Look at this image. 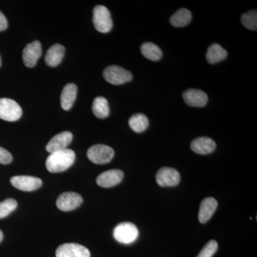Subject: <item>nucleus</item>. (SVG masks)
<instances>
[{"mask_svg":"<svg viewBox=\"0 0 257 257\" xmlns=\"http://www.w3.org/2000/svg\"><path fill=\"white\" fill-rule=\"evenodd\" d=\"M75 160V153L73 150L65 149L61 151L53 152L47 157L46 167L49 172L57 173L67 170Z\"/></svg>","mask_w":257,"mask_h":257,"instance_id":"nucleus-1","label":"nucleus"},{"mask_svg":"<svg viewBox=\"0 0 257 257\" xmlns=\"http://www.w3.org/2000/svg\"><path fill=\"white\" fill-rule=\"evenodd\" d=\"M93 23L96 30L107 33L112 29L113 24L109 10L102 5H97L93 10Z\"/></svg>","mask_w":257,"mask_h":257,"instance_id":"nucleus-2","label":"nucleus"},{"mask_svg":"<svg viewBox=\"0 0 257 257\" xmlns=\"http://www.w3.org/2000/svg\"><path fill=\"white\" fill-rule=\"evenodd\" d=\"M113 235L114 239L119 243L128 244L138 239L139 230L133 223H121L114 228Z\"/></svg>","mask_w":257,"mask_h":257,"instance_id":"nucleus-3","label":"nucleus"},{"mask_svg":"<svg viewBox=\"0 0 257 257\" xmlns=\"http://www.w3.org/2000/svg\"><path fill=\"white\" fill-rule=\"evenodd\" d=\"M103 76L106 82L114 85H120L130 82L133 78L131 72L116 65H111L106 67L103 72Z\"/></svg>","mask_w":257,"mask_h":257,"instance_id":"nucleus-4","label":"nucleus"},{"mask_svg":"<svg viewBox=\"0 0 257 257\" xmlns=\"http://www.w3.org/2000/svg\"><path fill=\"white\" fill-rule=\"evenodd\" d=\"M114 155V150L111 147L104 145H94L87 152L88 158L96 165L109 163L112 160Z\"/></svg>","mask_w":257,"mask_h":257,"instance_id":"nucleus-5","label":"nucleus"},{"mask_svg":"<svg viewBox=\"0 0 257 257\" xmlns=\"http://www.w3.org/2000/svg\"><path fill=\"white\" fill-rule=\"evenodd\" d=\"M22 114V108L16 101L8 98L0 99V119L15 121L20 119Z\"/></svg>","mask_w":257,"mask_h":257,"instance_id":"nucleus-6","label":"nucleus"},{"mask_svg":"<svg viewBox=\"0 0 257 257\" xmlns=\"http://www.w3.org/2000/svg\"><path fill=\"white\" fill-rule=\"evenodd\" d=\"M57 257H90L89 249L78 243H67L61 245L56 251Z\"/></svg>","mask_w":257,"mask_h":257,"instance_id":"nucleus-7","label":"nucleus"},{"mask_svg":"<svg viewBox=\"0 0 257 257\" xmlns=\"http://www.w3.org/2000/svg\"><path fill=\"white\" fill-rule=\"evenodd\" d=\"M157 184L161 187H175L180 182V174L175 169L162 167L156 176Z\"/></svg>","mask_w":257,"mask_h":257,"instance_id":"nucleus-8","label":"nucleus"},{"mask_svg":"<svg viewBox=\"0 0 257 257\" xmlns=\"http://www.w3.org/2000/svg\"><path fill=\"white\" fill-rule=\"evenodd\" d=\"M82 202V197L77 193L64 192L57 199V206L60 210L69 211L80 207Z\"/></svg>","mask_w":257,"mask_h":257,"instance_id":"nucleus-9","label":"nucleus"},{"mask_svg":"<svg viewBox=\"0 0 257 257\" xmlns=\"http://www.w3.org/2000/svg\"><path fill=\"white\" fill-rule=\"evenodd\" d=\"M11 184L15 188L25 192H32L42 186L41 179L32 176H16L11 179Z\"/></svg>","mask_w":257,"mask_h":257,"instance_id":"nucleus-10","label":"nucleus"},{"mask_svg":"<svg viewBox=\"0 0 257 257\" xmlns=\"http://www.w3.org/2000/svg\"><path fill=\"white\" fill-rule=\"evenodd\" d=\"M42 55V45L39 41L28 44L23 50L24 64L28 67H34Z\"/></svg>","mask_w":257,"mask_h":257,"instance_id":"nucleus-11","label":"nucleus"},{"mask_svg":"<svg viewBox=\"0 0 257 257\" xmlns=\"http://www.w3.org/2000/svg\"><path fill=\"white\" fill-rule=\"evenodd\" d=\"M124 178V173L119 170H111L103 172L96 178V183L104 188L117 185Z\"/></svg>","mask_w":257,"mask_h":257,"instance_id":"nucleus-12","label":"nucleus"},{"mask_svg":"<svg viewBox=\"0 0 257 257\" xmlns=\"http://www.w3.org/2000/svg\"><path fill=\"white\" fill-rule=\"evenodd\" d=\"M72 138L73 136L70 132H63L55 135L47 144V151L52 154L53 152L65 150L72 143Z\"/></svg>","mask_w":257,"mask_h":257,"instance_id":"nucleus-13","label":"nucleus"},{"mask_svg":"<svg viewBox=\"0 0 257 257\" xmlns=\"http://www.w3.org/2000/svg\"><path fill=\"white\" fill-rule=\"evenodd\" d=\"M183 98L187 105L194 107H203L208 101L207 94L199 89H187L183 93Z\"/></svg>","mask_w":257,"mask_h":257,"instance_id":"nucleus-14","label":"nucleus"},{"mask_svg":"<svg viewBox=\"0 0 257 257\" xmlns=\"http://www.w3.org/2000/svg\"><path fill=\"white\" fill-rule=\"evenodd\" d=\"M191 149L199 155H209L215 150L216 143L212 139L201 137L193 140L191 143Z\"/></svg>","mask_w":257,"mask_h":257,"instance_id":"nucleus-15","label":"nucleus"},{"mask_svg":"<svg viewBox=\"0 0 257 257\" xmlns=\"http://www.w3.org/2000/svg\"><path fill=\"white\" fill-rule=\"evenodd\" d=\"M217 207L218 202L214 198H205L201 203L200 207H199V214H198L199 222L202 224L207 222L215 212Z\"/></svg>","mask_w":257,"mask_h":257,"instance_id":"nucleus-16","label":"nucleus"},{"mask_svg":"<svg viewBox=\"0 0 257 257\" xmlns=\"http://www.w3.org/2000/svg\"><path fill=\"white\" fill-rule=\"evenodd\" d=\"M77 87L72 83L67 84L61 94V105L64 110H69L73 106L77 97Z\"/></svg>","mask_w":257,"mask_h":257,"instance_id":"nucleus-17","label":"nucleus"},{"mask_svg":"<svg viewBox=\"0 0 257 257\" xmlns=\"http://www.w3.org/2000/svg\"><path fill=\"white\" fill-rule=\"evenodd\" d=\"M65 48L62 45L55 44L50 47L45 56V62L50 67H57L63 59Z\"/></svg>","mask_w":257,"mask_h":257,"instance_id":"nucleus-18","label":"nucleus"},{"mask_svg":"<svg viewBox=\"0 0 257 257\" xmlns=\"http://www.w3.org/2000/svg\"><path fill=\"white\" fill-rule=\"evenodd\" d=\"M227 52L219 44H212L208 48L207 55V62L209 64H216L226 59Z\"/></svg>","mask_w":257,"mask_h":257,"instance_id":"nucleus-19","label":"nucleus"},{"mask_svg":"<svg viewBox=\"0 0 257 257\" xmlns=\"http://www.w3.org/2000/svg\"><path fill=\"white\" fill-rule=\"evenodd\" d=\"M192 18L191 12L185 8H182L171 17L170 23L175 28H182L189 25Z\"/></svg>","mask_w":257,"mask_h":257,"instance_id":"nucleus-20","label":"nucleus"},{"mask_svg":"<svg viewBox=\"0 0 257 257\" xmlns=\"http://www.w3.org/2000/svg\"><path fill=\"white\" fill-rule=\"evenodd\" d=\"M92 111L96 117L99 119L107 117L110 110H109V103L105 98L103 96H98L95 98L93 101Z\"/></svg>","mask_w":257,"mask_h":257,"instance_id":"nucleus-21","label":"nucleus"},{"mask_svg":"<svg viewBox=\"0 0 257 257\" xmlns=\"http://www.w3.org/2000/svg\"><path fill=\"white\" fill-rule=\"evenodd\" d=\"M149 119L146 115L143 114H135L131 116L128 120V124L134 132L141 133L145 131L149 126Z\"/></svg>","mask_w":257,"mask_h":257,"instance_id":"nucleus-22","label":"nucleus"},{"mask_svg":"<svg viewBox=\"0 0 257 257\" xmlns=\"http://www.w3.org/2000/svg\"><path fill=\"white\" fill-rule=\"evenodd\" d=\"M141 52L145 58L152 61L160 60L162 57V52L160 47L152 42L144 43L141 47Z\"/></svg>","mask_w":257,"mask_h":257,"instance_id":"nucleus-23","label":"nucleus"},{"mask_svg":"<svg viewBox=\"0 0 257 257\" xmlns=\"http://www.w3.org/2000/svg\"><path fill=\"white\" fill-rule=\"evenodd\" d=\"M241 22L243 26L250 30H257V11L251 10L245 14L242 15L241 18Z\"/></svg>","mask_w":257,"mask_h":257,"instance_id":"nucleus-24","label":"nucleus"},{"mask_svg":"<svg viewBox=\"0 0 257 257\" xmlns=\"http://www.w3.org/2000/svg\"><path fill=\"white\" fill-rule=\"evenodd\" d=\"M18 207V202L13 199H7L0 202V219L6 217Z\"/></svg>","mask_w":257,"mask_h":257,"instance_id":"nucleus-25","label":"nucleus"},{"mask_svg":"<svg viewBox=\"0 0 257 257\" xmlns=\"http://www.w3.org/2000/svg\"><path fill=\"white\" fill-rule=\"evenodd\" d=\"M217 249V242L214 240H211L204 246L197 257H212Z\"/></svg>","mask_w":257,"mask_h":257,"instance_id":"nucleus-26","label":"nucleus"},{"mask_svg":"<svg viewBox=\"0 0 257 257\" xmlns=\"http://www.w3.org/2000/svg\"><path fill=\"white\" fill-rule=\"evenodd\" d=\"M13 161V156L8 150L0 147V164L8 165Z\"/></svg>","mask_w":257,"mask_h":257,"instance_id":"nucleus-27","label":"nucleus"},{"mask_svg":"<svg viewBox=\"0 0 257 257\" xmlns=\"http://www.w3.org/2000/svg\"><path fill=\"white\" fill-rule=\"evenodd\" d=\"M8 20L5 18V15L0 12V31L6 30L8 28Z\"/></svg>","mask_w":257,"mask_h":257,"instance_id":"nucleus-28","label":"nucleus"},{"mask_svg":"<svg viewBox=\"0 0 257 257\" xmlns=\"http://www.w3.org/2000/svg\"><path fill=\"white\" fill-rule=\"evenodd\" d=\"M3 231L0 230V242H1L2 241H3Z\"/></svg>","mask_w":257,"mask_h":257,"instance_id":"nucleus-29","label":"nucleus"},{"mask_svg":"<svg viewBox=\"0 0 257 257\" xmlns=\"http://www.w3.org/2000/svg\"><path fill=\"white\" fill-rule=\"evenodd\" d=\"M0 66H1V57H0Z\"/></svg>","mask_w":257,"mask_h":257,"instance_id":"nucleus-30","label":"nucleus"}]
</instances>
